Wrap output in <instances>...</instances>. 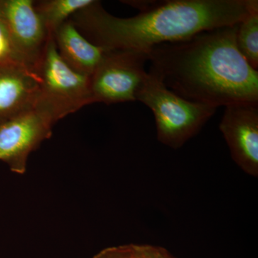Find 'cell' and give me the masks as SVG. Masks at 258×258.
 Wrapping results in <instances>:
<instances>
[{
  "label": "cell",
  "mask_w": 258,
  "mask_h": 258,
  "mask_svg": "<svg viewBox=\"0 0 258 258\" xmlns=\"http://www.w3.org/2000/svg\"><path fill=\"white\" fill-rule=\"evenodd\" d=\"M0 64H19V66L28 68L19 54L8 29L1 20H0Z\"/></svg>",
  "instance_id": "obj_13"
},
{
  "label": "cell",
  "mask_w": 258,
  "mask_h": 258,
  "mask_svg": "<svg viewBox=\"0 0 258 258\" xmlns=\"http://www.w3.org/2000/svg\"><path fill=\"white\" fill-rule=\"evenodd\" d=\"M131 244L113 246L102 249L93 258H129Z\"/></svg>",
  "instance_id": "obj_15"
},
{
  "label": "cell",
  "mask_w": 258,
  "mask_h": 258,
  "mask_svg": "<svg viewBox=\"0 0 258 258\" xmlns=\"http://www.w3.org/2000/svg\"><path fill=\"white\" fill-rule=\"evenodd\" d=\"M0 20L29 69L35 68L52 35L37 14L33 0H0Z\"/></svg>",
  "instance_id": "obj_7"
},
{
  "label": "cell",
  "mask_w": 258,
  "mask_h": 258,
  "mask_svg": "<svg viewBox=\"0 0 258 258\" xmlns=\"http://www.w3.org/2000/svg\"><path fill=\"white\" fill-rule=\"evenodd\" d=\"M35 72L39 79L37 102L48 110L57 122L93 103L89 77L64 62L53 37L47 42Z\"/></svg>",
  "instance_id": "obj_4"
},
{
  "label": "cell",
  "mask_w": 258,
  "mask_h": 258,
  "mask_svg": "<svg viewBox=\"0 0 258 258\" xmlns=\"http://www.w3.org/2000/svg\"><path fill=\"white\" fill-rule=\"evenodd\" d=\"M95 0H42L35 1V8L50 35L73 15L87 8Z\"/></svg>",
  "instance_id": "obj_11"
},
{
  "label": "cell",
  "mask_w": 258,
  "mask_h": 258,
  "mask_svg": "<svg viewBox=\"0 0 258 258\" xmlns=\"http://www.w3.org/2000/svg\"><path fill=\"white\" fill-rule=\"evenodd\" d=\"M237 25L153 47L149 74L195 103L216 108L258 103V71L237 49Z\"/></svg>",
  "instance_id": "obj_2"
},
{
  "label": "cell",
  "mask_w": 258,
  "mask_h": 258,
  "mask_svg": "<svg viewBox=\"0 0 258 258\" xmlns=\"http://www.w3.org/2000/svg\"><path fill=\"white\" fill-rule=\"evenodd\" d=\"M56 123L50 112L36 102L0 123V161L6 163L15 174H25L29 156L52 137Z\"/></svg>",
  "instance_id": "obj_6"
},
{
  "label": "cell",
  "mask_w": 258,
  "mask_h": 258,
  "mask_svg": "<svg viewBox=\"0 0 258 258\" xmlns=\"http://www.w3.org/2000/svg\"><path fill=\"white\" fill-rule=\"evenodd\" d=\"M236 45L249 66L258 69V11L237 25Z\"/></svg>",
  "instance_id": "obj_12"
},
{
  "label": "cell",
  "mask_w": 258,
  "mask_h": 258,
  "mask_svg": "<svg viewBox=\"0 0 258 258\" xmlns=\"http://www.w3.org/2000/svg\"><path fill=\"white\" fill-rule=\"evenodd\" d=\"M38 94L35 71L19 64H0V123L33 106Z\"/></svg>",
  "instance_id": "obj_9"
},
{
  "label": "cell",
  "mask_w": 258,
  "mask_h": 258,
  "mask_svg": "<svg viewBox=\"0 0 258 258\" xmlns=\"http://www.w3.org/2000/svg\"><path fill=\"white\" fill-rule=\"evenodd\" d=\"M231 157L246 174L258 176V103L225 107L220 123Z\"/></svg>",
  "instance_id": "obj_8"
},
{
  "label": "cell",
  "mask_w": 258,
  "mask_h": 258,
  "mask_svg": "<svg viewBox=\"0 0 258 258\" xmlns=\"http://www.w3.org/2000/svg\"><path fill=\"white\" fill-rule=\"evenodd\" d=\"M139 10L132 18L108 13L96 1L71 17L90 42L105 50L149 52L161 44L234 26L258 11L257 0L123 1Z\"/></svg>",
  "instance_id": "obj_1"
},
{
  "label": "cell",
  "mask_w": 258,
  "mask_h": 258,
  "mask_svg": "<svg viewBox=\"0 0 258 258\" xmlns=\"http://www.w3.org/2000/svg\"><path fill=\"white\" fill-rule=\"evenodd\" d=\"M147 52L106 50L90 76L92 103L106 104L137 101V94L147 76Z\"/></svg>",
  "instance_id": "obj_5"
},
{
  "label": "cell",
  "mask_w": 258,
  "mask_h": 258,
  "mask_svg": "<svg viewBox=\"0 0 258 258\" xmlns=\"http://www.w3.org/2000/svg\"><path fill=\"white\" fill-rule=\"evenodd\" d=\"M137 101L154 113L158 141L173 149L182 147L197 135L217 110L185 99L149 72L137 93Z\"/></svg>",
  "instance_id": "obj_3"
},
{
  "label": "cell",
  "mask_w": 258,
  "mask_h": 258,
  "mask_svg": "<svg viewBox=\"0 0 258 258\" xmlns=\"http://www.w3.org/2000/svg\"><path fill=\"white\" fill-rule=\"evenodd\" d=\"M129 258H176L167 249L151 244H131Z\"/></svg>",
  "instance_id": "obj_14"
},
{
  "label": "cell",
  "mask_w": 258,
  "mask_h": 258,
  "mask_svg": "<svg viewBox=\"0 0 258 258\" xmlns=\"http://www.w3.org/2000/svg\"><path fill=\"white\" fill-rule=\"evenodd\" d=\"M52 37L64 62L75 71L89 78L106 54V50L90 42L71 19L62 24Z\"/></svg>",
  "instance_id": "obj_10"
}]
</instances>
